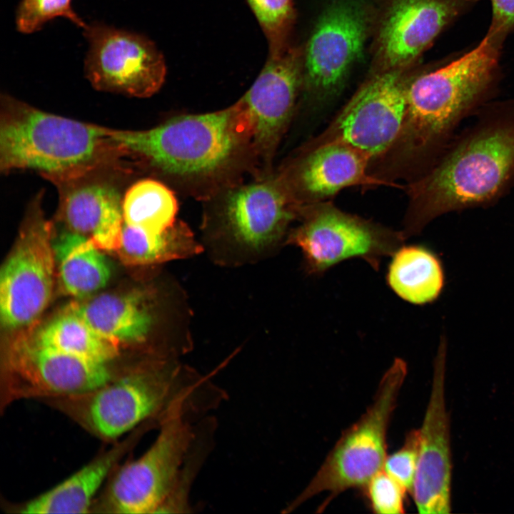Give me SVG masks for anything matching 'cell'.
Segmentation results:
<instances>
[{
    "mask_svg": "<svg viewBox=\"0 0 514 514\" xmlns=\"http://www.w3.org/2000/svg\"><path fill=\"white\" fill-rule=\"evenodd\" d=\"M472 117L435 163L405 186L406 239L443 214L493 206L514 187V97L494 99Z\"/></svg>",
    "mask_w": 514,
    "mask_h": 514,
    "instance_id": "cell-1",
    "label": "cell"
},
{
    "mask_svg": "<svg viewBox=\"0 0 514 514\" xmlns=\"http://www.w3.org/2000/svg\"><path fill=\"white\" fill-rule=\"evenodd\" d=\"M505 40L486 33L472 50L448 63L412 75L400 134L386 154L384 173L411 181L441 155L463 121L494 99Z\"/></svg>",
    "mask_w": 514,
    "mask_h": 514,
    "instance_id": "cell-2",
    "label": "cell"
},
{
    "mask_svg": "<svg viewBox=\"0 0 514 514\" xmlns=\"http://www.w3.org/2000/svg\"><path fill=\"white\" fill-rule=\"evenodd\" d=\"M110 131L128 156L188 186H220L253 154L238 101L218 111L174 116L148 130Z\"/></svg>",
    "mask_w": 514,
    "mask_h": 514,
    "instance_id": "cell-3",
    "label": "cell"
},
{
    "mask_svg": "<svg viewBox=\"0 0 514 514\" xmlns=\"http://www.w3.org/2000/svg\"><path fill=\"white\" fill-rule=\"evenodd\" d=\"M127 156L110 128L48 113L1 96L0 170L30 169L54 184L121 167Z\"/></svg>",
    "mask_w": 514,
    "mask_h": 514,
    "instance_id": "cell-4",
    "label": "cell"
},
{
    "mask_svg": "<svg viewBox=\"0 0 514 514\" xmlns=\"http://www.w3.org/2000/svg\"><path fill=\"white\" fill-rule=\"evenodd\" d=\"M301 210L279 175L231 187L206 220L203 249L222 266L261 261L286 245Z\"/></svg>",
    "mask_w": 514,
    "mask_h": 514,
    "instance_id": "cell-5",
    "label": "cell"
},
{
    "mask_svg": "<svg viewBox=\"0 0 514 514\" xmlns=\"http://www.w3.org/2000/svg\"><path fill=\"white\" fill-rule=\"evenodd\" d=\"M407 372L405 361L396 358L381 378L372 403L343 430L313 478L283 513L292 512L313 496L328 492L323 508L346 490L364 488L383 470L388 427Z\"/></svg>",
    "mask_w": 514,
    "mask_h": 514,
    "instance_id": "cell-6",
    "label": "cell"
},
{
    "mask_svg": "<svg viewBox=\"0 0 514 514\" xmlns=\"http://www.w3.org/2000/svg\"><path fill=\"white\" fill-rule=\"evenodd\" d=\"M291 228L286 245L298 247L303 267L318 276L334 265L352 258H363L378 271L383 257L393 254L406 238L381 224L343 211L325 201L306 206Z\"/></svg>",
    "mask_w": 514,
    "mask_h": 514,
    "instance_id": "cell-7",
    "label": "cell"
},
{
    "mask_svg": "<svg viewBox=\"0 0 514 514\" xmlns=\"http://www.w3.org/2000/svg\"><path fill=\"white\" fill-rule=\"evenodd\" d=\"M41 193L29 208L18 238L0 271V316L15 331L32 325L51 298L56 258L52 224L44 216Z\"/></svg>",
    "mask_w": 514,
    "mask_h": 514,
    "instance_id": "cell-8",
    "label": "cell"
},
{
    "mask_svg": "<svg viewBox=\"0 0 514 514\" xmlns=\"http://www.w3.org/2000/svg\"><path fill=\"white\" fill-rule=\"evenodd\" d=\"M408 69L376 72L355 92L328 128L303 149L349 145L379 161L397 140L404 120Z\"/></svg>",
    "mask_w": 514,
    "mask_h": 514,
    "instance_id": "cell-9",
    "label": "cell"
},
{
    "mask_svg": "<svg viewBox=\"0 0 514 514\" xmlns=\"http://www.w3.org/2000/svg\"><path fill=\"white\" fill-rule=\"evenodd\" d=\"M198 422L182 416L164 421L149 448L115 475L107 508L116 513H159L176 488Z\"/></svg>",
    "mask_w": 514,
    "mask_h": 514,
    "instance_id": "cell-10",
    "label": "cell"
},
{
    "mask_svg": "<svg viewBox=\"0 0 514 514\" xmlns=\"http://www.w3.org/2000/svg\"><path fill=\"white\" fill-rule=\"evenodd\" d=\"M368 0H333L303 51V87L314 97L336 93L362 52L374 22Z\"/></svg>",
    "mask_w": 514,
    "mask_h": 514,
    "instance_id": "cell-11",
    "label": "cell"
},
{
    "mask_svg": "<svg viewBox=\"0 0 514 514\" xmlns=\"http://www.w3.org/2000/svg\"><path fill=\"white\" fill-rule=\"evenodd\" d=\"M84 30L89 46L85 74L96 89L143 98L161 87L166 61L147 37L100 23Z\"/></svg>",
    "mask_w": 514,
    "mask_h": 514,
    "instance_id": "cell-12",
    "label": "cell"
},
{
    "mask_svg": "<svg viewBox=\"0 0 514 514\" xmlns=\"http://www.w3.org/2000/svg\"><path fill=\"white\" fill-rule=\"evenodd\" d=\"M479 0H383L374 39V73L408 69Z\"/></svg>",
    "mask_w": 514,
    "mask_h": 514,
    "instance_id": "cell-13",
    "label": "cell"
},
{
    "mask_svg": "<svg viewBox=\"0 0 514 514\" xmlns=\"http://www.w3.org/2000/svg\"><path fill=\"white\" fill-rule=\"evenodd\" d=\"M303 87V51L291 46L268 54L258 77L238 100L251 132L253 154L270 160L291 121Z\"/></svg>",
    "mask_w": 514,
    "mask_h": 514,
    "instance_id": "cell-14",
    "label": "cell"
},
{
    "mask_svg": "<svg viewBox=\"0 0 514 514\" xmlns=\"http://www.w3.org/2000/svg\"><path fill=\"white\" fill-rule=\"evenodd\" d=\"M446 356V338L441 336L434 358L430 395L419 428V455L411 494L421 514H448L451 510L450 423L445 400Z\"/></svg>",
    "mask_w": 514,
    "mask_h": 514,
    "instance_id": "cell-15",
    "label": "cell"
},
{
    "mask_svg": "<svg viewBox=\"0 0 514 514\" xmlns=\"http://www.w3.org/2000/svg\"><path fill=\"white\" fill-rule=\"evenodd\" d=\"M371 158L362 151L334 142L303 149L279 176L301 208L323 202L353 186H399L371 174Z\"/></svg>",
    "mask_w": 514,
    "mask_h": 514,
    "instance_id": "cell-16",
    "label": "cell"
},
{
    "mask_svg": "<svg viewBox=\"0 0 514 514\" xmlns=\"http://www.w3.org/2000/svg\"><path fill=\"white\" fill-rule=\"evenodd\" d=\"M8 364L31 391L46 394L94 392L110 380L106 364L82 358L20 334L10 344Z\"/></svg>",
    "mask_w": 514,
    "mask_h": 514,
    "instance_id": "cell-17",
    "label": "cell"
},
{
    "mask_svg": "<svg viewBox=\"0 0 514 514\" xmlns=\"http://www.w3.org/2000/svg\"><path fill=\"white\" fill-rule=\"evenodd\" d=\"M107 169L55 185L59 191L60 217L69 231L89 238L101 250L116 252L124 223L123 198L116 185L102 177Z\"/></svg>",
    "mask_w": 514,
    "mask_h": 514,
    "instance_id": "cell-18",
    "label": "cell"
},
{
    "mask_svg": "<svg viewBox=\"0 0 514 514\" xmlns=\"http://www.w3.org/2000/svg\"><path fill=\"white\" fill-rule=\"evenodd\" d=\"M145 297L133 293H104L69 306L98 333L118 345L143 343L156 321Z\"/></svg>",
    "mask_w": 514,
    "mask_h": 514,
    "instance_id": "cell-19",
    "label": "cell"
},
{
    "mask_svg": "<svg viewBox=\"0 0 514 514\" xmlns=\"http://www.w3.org/2000/svg\"><path fill=\"white\" fill-rule=\"evenodd\" d=\"M120 453V449L114 450L88 463L56 485L25 503L21 508V513H87Z\"/></svg>",
    "mask_w": 514,
    "mask_h": 514,
    "instance_id": "cell-20",
    "label": "cell"
},
{
    "mask_svg": "<svg viewBox=\"0 0 514 514\" xmlns=\"http://www.w3.org/2000/svg\"><path fill=\"white\" fill-rule=\"evenodd\" d=\"M54 249L59 281L68 294L85 297L109 281L111 273L109 261L89 238L69 231L54 243Z\"/></svg>",
    "mask_w": 514,
    "mask_h": 514,
    "instance_id": "cell-21",
    "label": "cell"
},
{
    "mask_svg": "<svg viewBox=\"0 0 514 514\" xmlns=\"http://www.w3.org/2000/svg\"><path fill=\"white\" fill-rule=\"evenodd\" d=\"M392 257L386 279L400 298L423 305L439 296L444 273L440 261L432 251L418 245H403Z\"/></svg>",
    "mask_w": 514,
    "mask_h": 514,
    "instance_id": "cell-22",
    "label": "cell"
},
{
    "mask_svg": "<svg viewBox=\"0 0 514 514\" xmlns=\"http://www.w3.org/2000/svg\"><path fill=\"white\" fill-rule=\"evenodd\" d=\"M203 247L183 223L165 233L154 234L124 222L116 252L126 264L148 266L187 258L201 253Z\"/></svg>",
    "mask_w": 514,
    "mask_h": 514,
    "instance_id": "cell-23",
    "label": "cell"
},
{
    "mask_svg": "<svg viewBox=\"0 0 514 514\" xmlns=\"http://www.w3.org/2000/svg\"><path fill=\"white\" fill-rule=\"evenodd\" d=\"M34 335L44 346L100 363L118 353V344L98 333L69 306Z\"/></svg>",
    "mask_w": 514,
    "mask_h": 514,
    "instance_id": "cell-24",
    "label": "cell"
},
{
    "mask_svg": "<svg viewBox=\"0 0 514 514\" xmlns=\"http://www.w3.org/2000/svg\"><path fill=\"white\" fill-rule=\"evenodd\" d=\"M124 222L154 234L165 233L176 221L177 202L172 191L153 179L133 184L123 198Z\"/></svg>",
    "mask_w": 514,
    "mask_h": 514,
    "instance_id": "cell-25",
    "label": "cell"
},
{
    "mask_svg": "<svg viewBox=\"0 0 514 514\" xmlns=\"http://www.w3.org/2000/svg\"><path fill=\"white\" fill-rule=\"evenodd\" d=\"M216 422L206 416L196 425V433L184 462L176 488L159 513H188L191 512L189 494L194 479L210 453Z\"/></svg>",
    "mask_w": 514,
    "mask_h": 514,
    "instance_id": "cell-26",
    "label": "cell"
},
{
    "mask_svg": "<svg viewBox=\"0 0 514 514\" xmlns=\"http://www.w3.org/2000/svg\"><path fill=\"white\" fill-rule=\"evenodd\" d=\"M268 44V54L290 47L296 19L292 0H246Z\"/></svg>",
    "mask_w": 514,
    "mask_h": 514,
    "instance_id": "cell-27",
    "label": "cell"
},
{
    "mask_svg": "<svg viewBox=\"0 0 514 514\" xmlns=\"http://www.w3.org/2000/svg\"><path fill=\"white\" fill-rule=\"evenodd\" d=\"M71 0H21L16 14L19 31L31 34L56 17H64L84 29L87 24L74 11Z\"/></svg>",
    "mask_w": 514,
    "mask_h": 514,
    "instance_id": "cell-28",
    "label": "cell"
},
{
    "mask_svg": "<svg viewBox=\"0 0 514 514\" xmlns=\"http://www.w3.org/2000/svg\"><path fill=\"white\" fill-rule=\"evenodd\" d=\"M420 447L419 429L407 433L402 447L387 455L383 470L412 494L415 482Z\"/></svg>",
    "mask_w": 514,
    "mask_h": 514,
    "instance_id": "cell-29",
    "label": "cell"
},
{
    "mask_svg": "<svg viewBox=\"0 0 514 514\" xmlns=\"http://www.w3.org/2000/svg\"><path fill=\"white\" fill-rule=\"evenodd\" d=\"M372 510L378 514L404 513L406 490L401 485L382 470L364 487Z\"/></svg>",
    "mask_w": 514,
    "mask_h": 514,
    "instance_id": "cell-30",
    "label": "cell"
},
{
    "mask_svg": "<svg viewBox=\"0 0 514 514\" xmlns=\"http://www.w3.org/2000/svg\"><path fill=\"white\" fill-rule=\"evenodd\" d=\"M491 19L487 32L505 40L514 31V0H489Z\"/></svg>",
    "mask_w": 514,
    "mask_h": 514,
    "instance_id": "cell-31",
    "label": "cell"
}]
</instances>
